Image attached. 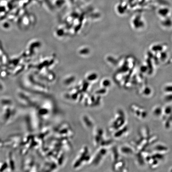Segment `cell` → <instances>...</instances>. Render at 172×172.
I'll return each instance as SVG.
<instances>
[{"label":"cell","mask_w":172,"mask_h":172,"mask_svg":"<svg viewBox=\"0 0 172 172\" xmlns=\"http://www.w3.org/2000/svg\"><path fill=\"white\" fill-rule=\"evenodd\" d=\"M131 111H132L134 114L137 117L140 119H144L147 116V112L145 110L141 108V107L136 106V105H132L131 106Z\"/></svg>","instance_id":"cell-1"},{"label":"cell","mask_w":172,"mask_h":172,"mask_svg":"<svg viewBox=\"0 0 172 172\" xmlns=\"http://www.w3.org/2000/svg\"><path fill=\"white\" fill-rule=\"evenodd\" d=\"M163 110L160 106L156 107L153 110V114L156 117H160L163 114Z\"/></svg>","instance_id":"cell-2"},{"label":"cell","mask_w":172,"mask_h":172,"mask_svg":"<svg viewBox=\"0 0 172 172\" xmlns=\"http://www.w3.org/2000/svg\"><path fill=\"white\" fill-rule=\"evenodd\" d=\"M155 150L157 153H163L166 152L168 150L167 147L165 146L162 145H158L155 147Z\"/></svg>","instance_id":"cell-3"},{"label":"cell","mask_w":172,"mask_h":172,"mask_svg":"<svg viewBox=\"0 0 172 172\" xmlns=\"http://www.w3.org/2000/svg\"><path fill=\"white\" fill-rule=\"evenodd\" d=\"M121 151L122 153L125 155H131L133 153V150L128 146H123L121 147Z\"/></svg>","instance_id":"cell-4"},{"label":"cell","mask_w":172,"mask_h":172,"mask_svg":"<svg viewBox=\"0 0 172 172\" xmlns=\"http://www.w3.org/2000/svg\"><path fill=\"white\" fill-rule=\"evenodd\" d=\"M128 128L125 125L124 128H121V130L118 131L115 133L114 136L117 138H120V137L123 135V133L125 134V133L126 132Z\"/></svg>","instance_id":"cell-5"},{"label":"cell","mask_w":172,"mask_h":172,"mask_svg":"<svg viewBox=\"0 0 172 172\" xmlns=\"http://www.w3.org/2000/svg\"><path fill=\"white\" fill-rule=\"evenodd\" d=\"M164 100L165 103H172V93H168L164 97Z\"/></svg>","instance_id":"cell-6"},{"label":"cell","mask_w":172,"mask_h":172,"mask_svg":"<svg viewBox=\"0 0 172 172\" xmlns=\"http://www.w3.org/2000/svg\"><path fill=\"white\" fill-rule=\"evenodd\" d=\"M164 91L167 93H172V85H168L165 86Z\"/></svg>","instance_id":"cell-7"}]
</instances>
